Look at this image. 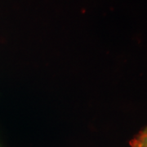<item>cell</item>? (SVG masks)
Wrapping results in <instances>:
<instances>
[{"instance_id":"6da1fadb","label":"cell","mask_w":147,"mask_h":147,"mask_svg":"<svg viewBox=\"0 0 147 147\" xmlns=\"http://www.w3.org/2000/svg\"><path fill=\"white\" fill-rule=\"evenodd\" d=\"M132 147H147V129L142 131L131 142Z\"/></svg>"},{"instance_id":"7a4b0ae2","label":"cell","mask_w":147,"mask_h":147,"mask_svg":"<svg viewBox=\"0 0 147 147\" xmlns=\"http://www.w3.org/2000/svg\"><path fill=\"white\" fill-rule=\"evenodd\" d=\"M146 129H147V127H146Z\"/></svg>"}]
</instances>
